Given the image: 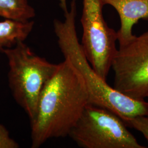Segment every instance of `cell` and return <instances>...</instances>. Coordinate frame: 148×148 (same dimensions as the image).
Returning <instances> with one entry per match:
<instances>
[{
	"mask_svg": "<svg viewBox=\"0 0 148 148\" xmlns=\"http://www.w3.org/2000/svg\"><path fill=\"white\" fill-rule=\"evenodd\" d=\"M35 11L27 0H0V16L17 21H30Z\"/></svg>",
	"mask_w": 148,
	"mask_h": 148,
	"instance_id": "9",
	"label": "cell"
},
{
	"mask_svg": "<svg viewBox=\"0 0 148 148\" xmlns=\"http://www.w3.org/2000/svg\"><path fill=\"white\" fill-rule=\"evenodd\" d=\"M104 5L112 6L120 19V27L117 32L119 45L130 41L133 26L140 19L148 21V0H101Z\"/></svg>",
	"mask_w": 148,
	"mask_h": 148,
	"instance_id": "7",
	"label": "cell"
},
{
	"mask_svg": "<svg viewBox=\"0 0 148 148\" xmlns=\"http://www.w3.org/2000/svg\"><path fill=\"white\" fill-rule=\"evenodd\" d=\"M2 53L8 60V79L13 97L32 122L36 115L43 89L56 72L58 64L37 56L24 41L5 48Z\"/></svg>",
	"mask_w": 148,
	"mask_h": 148,
	"instance_id": "3",
	"label": "cell"
},
{
	"mask_svg": "<svg viewBox=\"0 0 148 148\" xmlns=\"http://www.w3.org/2000/svg\"><path fill=\"white\" fill-rule=\"evenodd\" d=\"M88 103L82 75L64 59L40 97L36 115L30 122L32 148H39L52 138L69 136Z\"/></svg>",
	"mask_w": 148,
	"mask_h": 148,
	"instance_id": "1",
	"label": "cell"
},
{
	"mask_svg": "<svg viewBox=\"0 0 148 148\" xmlns=\"http://www.w3.org/2000/svg\"><path fill=\"white\" fill-rule=\"evenodd\" d=\"M60 5L64 12V20H54V32L64 58L69 59L84 79L88 94V103L110 110L125 123L134 117L148 116V102L144 99H133L112 88L90 66L76 30V0L71 1L69 9L66 0H60Z\"/></svg>",
	"mask_w": 148,
	"mask_h": 148,
	"instance_id": "2",
	"label": "cell"
},
{
	"mask_svg": "<svg viewBox=\"0 0 148 148\" xmlns=\"http://www.w3.org/2000/svg\"><path fill=\"white\" fill-rule=\"evenodd\" d=\"M147 97H148V96H147Z\"/></svg>",
	"mask_w": 148,
	"mask_h": 148,
	"instance_id": "12",
	"label": "cell"
},
{
	"mask_svg": "<svg viewBox=\"0 0 148 148\" xmlns=\"http://www.w3.org/2000/svg\"><path fill=\"white\" fill-rule=\"evenodd\" d=\"M69 136L84 148H145L110 110L88 103Z\"/></svg>",
	"mask_w": 148,
	"mask_h": 148,
	"instance_id": "4",
	"label": "cell"
},
{
	"mask_svg": "<svg viewBox=\"0 0 148 148\" xmlns=\"http://www.w3.org/2000/svg\"><path fill=\"white\" fill-rule=\"evenodd\" d=\"M114 88L138 100L148 95V32L119 45L112 63Z\"/></svg>",
	"mask_w": 148,
	"mask_h": 148,
	"instance_id": "6",
	"label": "cell"
},
{
	"mask_svg": "<svg viewBox=\"0 0 148 148\" xmlns=\"http://www.w3.org/2000/svg\"><path fill=\"white\" fill-rule=\"evenodd\" d=\"M103 6L101 0H83L81 44L92 68L106 81L117 51V34L105 21Z\"/></svg>",
	"mask_w": 148,
	"mask_h": 148,
	"instance_id": "5",
	"label": "cell"
},
{
	"mask_svg": "<svg viewBox=\"0 0 148 148\" xmlns=\"http://www.w3.org/2000/svg\"><path fill=\"white\" fill-rule=\"evenodd\" d=\"M18 143L11 138L10 133L3 125L0 124V148H18Z\"/></svg>",
	"mask_w": 148,
	"mask_h": 148,
	"instance_id": "11",
	"label": "cell"
},
{
	"mask_svg": "<svg viewBox=\"0 0 148 148\" xmlns=\"http://www.w3.org/2000/svg\"><path fill=\"white\" fill-rule=\"evenodd\" d=\"M34 26L32 21H17L5 19L0 21V52L27 39Z\"/></svg>",
	"mask_w": 148,
	"mask_h": 148,
	"instance_id": "8",
	"label": "cell"
},
{
	"mask_svg": "<svg viewBox=\"0 0 148 148\" xmlns=\"http://www.w3.org/2000/svg\"><path fill=\"white\" fill-rule=\"evenodd\" d=\"M125 124L142 133L148 142V116L134 117L126 122Z\"/></svg>",
	"mask_w": 148,
	"mask_h": 148,
	"instance_id": "10",
	"label": "cell"
}]
</instances>
